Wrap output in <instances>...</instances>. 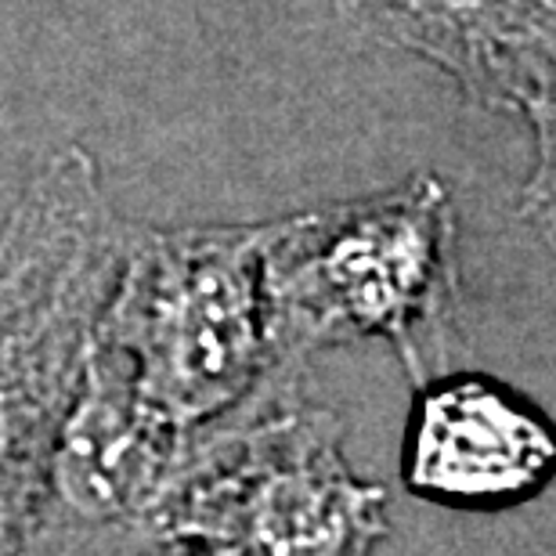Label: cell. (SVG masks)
<instances>
[{
	"label": "cell",
	"instance_id": "1",
	"mask_svg": "<svg viewBox=\"0 0 556 556\" xmlns=\"http://www.w3.org/2000/svg\"><path fill=\"white\" fill-rule=\"evenodd\" d=\"M124 239L127 220L80 144L43 155L0 225V556L84 387Z\"/></svg>",
	"mask_w": 556,
	"mask_h": 556
},
{
	"label": "cell",
	"instance_id": "2",
	"mask_svg": "<svg viewBox=\"0 0 556 556\" xmlns=\"http://www.w3.org/2000/svg\"><path fill=\"white\" fill-rule=\"evenodd\" d=\"M455 293V206L433 174L271 220L264 296L282 372H307L321 348L383 340L422 387L448 362Z\"/></svg>",
	"mask_w": 556,
	"mask_h": 556
},
{
	"label": "cell",
	"instance_id": "3",
	"mask_svg": "<svg viewBox=\"0 0 556 556\" xmlns=\"http://www.w3.org/2000/svg\"><path fill=\"white\" fill-rule=\"evenodd\" d=\"M257 225H130L109 289L98 348L163 422L199 433L239 413L282 372L271 354Z\"/></svg>",
	"mask_w": 556,
	"mask_h": 556
},
{
	"label": "cell",
	"instance_id": "4",
	"mask_svg": "<svg viewBox=\"0 0 556 556\" xmlns=\"http://www.w3.org/2000/svg\"><path fill=\"white\" fill-rule=\"evenodd\" d=\"M383 492L340 452V427L304 397V376H278L239 413L185 444L170 503V546L231 556H372Z\"/></svg>",
	"mask_w": 556,
	"mask_h": 556
},
{
	"label": "cell",
	"instance_id": "5",
	"mask_svg": "<svg viewBox=\"0 0 556 556\" xmlns=\"http://www.w3.org/2000/svg\"><path fill=\"white\" fill-rule=\"evenodd\" d=\"M188 438L94 348L8 556H170L166 503Z\"/></svg>",
	"mask_w": 556,
	"mask_h": 556
},
{
	"label": "cell",
	"instance_id": "6",
	"mask_svg": "<svg viewBox=\"0 0 556 556\" xmlns=\"http://www.w3.org/2000/svg\"><path fill=\"white\" fill-rule=\"evenodd\" d=\"M354 29L448 73L473 105L531 119L556 102V0H340Z\"/></svg>",
	"mask_w": 556,
	"mask_h": 556
},
{
	"label": "cell",
	"instance_id": "7",
	"mask_svg": "<svg viewBox=\"0 0 556 556\" xmlns=\"http://www.w3.org/2000/svg\"><path fill=\"white\" fill-rule=\"evenodd\" d=\"M556 470L553 422L484 376H433L419 387L405 477L416 492L455 503H503Z\"/></svg>",
	"mask_w": 556,
	"mask_h": 556
},
{
	"label": "cell",
	"instance_id": "8",
	"mask_svg": "<svg viewBox=\"0 0 556 556\" xmlns=\"http://www.w3.org/2000/svg\"><path fill=\"white\" fill-rule=\"evenodd\" d=\"M535 130V166L520 188V214L556 250V102L528 119Z\"/></svg>",
	"mask_w": 556,
	"mask_h": 556
},
{
	"label": "cell",
	"instance_id": "9",
	"mask_svg": "<svg viewBox=\"0 0 556 556\" xmlns=\"http://www.w3.org/2000/svg\"><path fill=\"white\" fill-rule=\"evenodd\" d=\"M170 556H231V553H220V549H203V546H177Z\"/></svg>",
	"mask_w": 556,
	"mask_h": 556
}]
</instances>
